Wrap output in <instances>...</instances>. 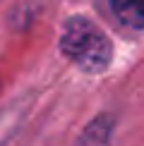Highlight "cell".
<instances>
[{
  "label": "cell",
  "instance_id": "obj_1",
  "mask_svg": "<svg viewBox=\"0 0 144 146\" xmlns=\"http://www.w3.org/2000/svg\"><path fill=\"white\" fill-rule=\"evenodd\" d=\"M60 48L77 67L91 74L103 72L113 58V46L108 36L87 17H72L65 22Z\"/></svg>",
  "mask_w": 144,
  "mask_h": 146
},
{
  "label": "cell",
  "instance_id": "obj_2",
  "mask_svg": "<svg viewBox=\"0 0 144 146\" xmlns=\"http://www.w3.org/2000/svg\"><path fill=\"white\" fill-rule=\"evenodd\" d=\"M113 15L132 29H144V0H111Z\"/></svg>",
  "mask_w": 144,
  "mask_h": 146
}]
</instances>
